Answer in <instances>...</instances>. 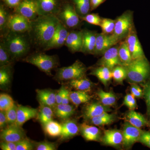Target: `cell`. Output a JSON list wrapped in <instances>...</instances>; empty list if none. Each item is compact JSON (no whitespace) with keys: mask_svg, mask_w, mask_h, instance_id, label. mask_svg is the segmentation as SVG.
Masks as SVG:
<instances>
[{"mask_svg":"<svg viewBox=\"0 0 150 150\" xmlns=\"http://www.w3.org/2000/svg\"><path fill=\"white\" fill-rule=\"evenodd\" d=\"M60 22L55 15L39 16L31 21L29 34L31 43L45 49L56 32Z\"/></svg>","mask_w":150,"mask_h":150,"instance_id":"obj_1","label":"cell"},{"mask_svg":"<svg viewBox=\"0 0 150 150\" xmlns=\"http://www.w3.org/2000/svg\"><path fill=\"white\" fill-rule=\"evenodd\" d=\"M26 33L9 30L2 37V40L14 61L24 57L29 52L31 40Z\"/></svg>","mask_w":150,"mask_h":150,"instance_id":"obj_2","label":"cell"},{"mask_svg":"<svg viewBox=\"0 0 150 150\" xmlns=\"http://www.w3.org/2000/svg\"><path fill=\"white\" fill-rule=\"evenodd\" d=\"M125 67L127 79L131 83H144L150 77V64L146 56L132 60Z\"/></svg>","mask_w":150,"mask_h":150,"instance_id":"obj_3","label":"cell"},{"mask_svg":"<svg viewBox=\"0 0 150 150\" xmlns=\"http://www.w3.org/2000/svg\"><path fill=\"white\" fill-rule=\"evenodd\" d=\"M23 61L34 65L49 76L51 75V71L59 64V59L56 55L50 56L38 52L27 56L23 59Z\"/></svg>","mask_w":150,"mask_h":150,"instance_id":"obj_4","label":"cell"},{"mask_svg":"<svg viewBox=\"0 0 150 150\" xmlns=\"http://www.w3.org/2000/svg\"><path fill=\"white\" fill-rule=\"evenodd\" d=\"M87 70L86 66L77 60L71 66L58 69L54 79L61 81L82 79L85 77Z\"/></svg>","mask_w":150,"mask_h":150,"instance_id":"obj_5","label":"cell"},{"mask_svg":"<svg viewBox=\"0 0 150 150\" xmlns=\"http://www.w3.org/2000/svg\"><path fill=\"white\" fill-rule=\"evenodd\" d=\"M56 16L67 28H75L80 23V17L76 11L74 4L71 3H66L62 6Z\"/></svg>","mask_w":150,"mask_h":150,"instance_id":"obj_6","label":"cell"},{"mask_svg":"<svg viewBox=\"0 0 150 150\" xmlns=\"http://www.w3.org/2000/svg\"><path fill=\"white\" fill-rule=\"evenodd\" d=\"M133 14L131 11H125L115 20L113 34L119 40L125 38L133 27Z\"/></svg>","mask_w":150,"mask_h":150,"instance_id":"obj_7","label":"cell"},{"mask_svg":"<svg viewBox=\"0 0 150 150\" xmlns=\"http://www.w3.org/2000/svg\"><path fill=\"white\" fill-rule=\"evenodd\" d=\"M120 41L114 34H106L103 33H97L94 54L103 55L108 49L114 46Z\"/></svg>","mask_w":150,"mask_h":150,"instance_id":"obj_8","label":"cell"},{"mask_svg":"<svg viewBox=\"0 0 150 150\" xmlns=\"http://www.w3.org/2000/svg\"><path fill=\"white\" fill-rule=\"evenodd\" d=\"M30 27L31 21L21 15L15 13L10 16L8 23V30L16 32H28Z\"/></svg>","mask_w":150,"mask_h":150,"instance_id":"obj_9","label":"cell"},{"mask_svg":"<svg viewBox=\"0 0 150 150\" xmlns=\"http://www.w3.org/2000/svg\"><path fill=\"white\" fill-rule=\"evenodd\" d=\"M25 137V131L22 126L16 124L8 125L1 130L0 138L2 141L17 143Z\"/></svg>","mask_w":150,"mask_h":150,"instance_id":"obj_10","label":"cell"},{"mask_svg":"<svg viewBox=\"0 0 150 150\" xmlns=\"http://www.w3.org/2000/svg\"><path fill=\"white\" fill-rule=\"evenodd\" d=\"M15 13L19 14L30 21H32L38 17L36 0H22L15 8Z\"/></svg>","mask_w":150,"mask_h":150,"instance_id":"obj_11","label":"cell"},{"mask_svg":"<svg viewBox=\"0 0 150 150\" xmlns=\"http://www.w3.org/2000/svg\"><path fill=\"white\" fill-rule=\"evenodd\" d=\"M39 16L57 15L62 8L61 0H36Z\"/></svg>","mask_w":150,"mask_h":150,"instance_id":"obj_12","label":"cell"},{"mask_svg":"<svg viewBox=\"0 0 150 150\" xmlns=\"http://www.w3.org/2000/svg\"><path fill=\"white\" fill-rule=\"evenodd\" d=\"M126 41L133 60L145 57L143 48L138 39L134 26L131 28L126 36Z\"/></svg>","mask_w":150,"mask_h":150,"instance_id":"obj_13","label":"cell"},{"mask_svg":"<svg viewBox=\"0 0 150 150\" xmlns=\"http://www.w3.org/2000/svg\"><path fill=\"white\" fill-rule=\"evenodd\" d=\"M142 131L129 122H126L122 132L123 146L126 148L130 147L136 142H139Z\"/></svg>","mask_w":150,"mask_h":150,"instance_id":"obj_14","label":"cell"},{"mask_svg":"<svg viewBox=\"0 0 150 150\" xmlns=\"http://www.w3.org/2000/svg\"><path fill=\"white\" fill-rule=\"evenodd\" d=\"M67 28L65 25L60 22L54 36L44 50L48 51L51 49L59 48L65 45L69 33Z\"/></svg>","mask_w":150,"mask_h":150,"instance_id":"obj_15","label":"cell"},{"mask_svg":"<svg viewBox=\"0 0 150 150\" xmlns=\"http://www.w3.org/2000/svg\"><path fill=\"white\" fill-rule=\"evenodd\" d=\"M98 64L107 67L111 71L116 66H123L118 56V47L112 46L105 51L98 62Z\"/></svg>","mask_w":150,"mask_h":150,"instance_id":"obj_16","label":"cell"},{"mask_svg":"<svg viewBox=\"0 0 150 150\" xmlns=\"http://www.w3.org/2000/svg\"><path fill=\"white\" fill-rule=\"evenodd\" d=\"M111 110L109 106H105L100 103L93 102L85 107L83 116L86 120H90L105 112H110Z\"/></svg>","mask_w":150,"mask_h":150,"instance_id":"obj_17","label":"cell"},{"mask_svg":"<svg viewBox=\"0 0 150 150\" xmlns=\"http://www.w3.org/2000/svg\"><path fill=\"white\" fill-rule=\"evenodd\" d=\"M82 31V46L81 52L85 54H94L97 33L95 31L88 30H84Z\"/></svg>","mask_w":150,"mask_h":150,"instance_id":"obj_18","label":"cell"},{"mask_svg":"<svg viewBox=\"0 0 150 150\" xmlns=\"http://www.w3.org/2000/svg\"><path fill=\"white\" fill-rule=\"evenodd\" d=\"M82 31L69 32L65 45L72 53L81 52L82 46Z\"/></svg>","mask_w":150,"mask_h":150,"instance_id":"obj_19","label":"cell"},{"mask_svg":"<svg viewBox=\"0 0 150 150\" xmlns=\"http://www.w3.org/2000/svg\"><path fill=\"white\" fill-rule=\"evenodd\" d=\"M38 112L36 108L18 105L17 117L15 124L18 126H22L28 120L37 117Z\"/></svg>","mask_w":150,"mask_h":150,"instance_id":"obj_20","label":"cell"},{"mask_svg":"<svg viewBox=\"0 0 150 150\" xmlns=\"http://www.w3.org/2000/svg\"><path fill=\"white\" fill-rule=\"evenodd\" d=\"M123 133L119 130L112 129L104 131L101 141L104 144L117 146L123 143Z\"/></svg>","mask_w":150,"mask_h":150,"instance_id":"obj_21","label":"cell"},{"mask_svg":"<svg viewBox=\"0 0 150 150\" xmlns=\"http://www.w3.org/2000/svg\"><path fill=\"white\" fill-rule=\"evenodd\" d=\"M37 97L40 104L47 105L54 109L56 105V92L51 89H37Z\"/></svg>","mask_w":150,"mask_h":150,"instance_id":"obj_22","label":"cell"},{"mask_svg":"<svg viewBox=\"0 0 150 150\" xmlns=\"http://www.w3.org/2000/svg\"><path fill=\"white\" fill-rule=\"evenodd\" d=\"M62 130L60 135L62 140L69 139L76 136L80 131L79 127L76 121L72 120H65L62 123Z\"/></svg>","mask_w":150,"mask_h":150,"instance_id":"obj_23","label":"cell"},{"mask_svg":"<svg viewBox=\"0 0 150 150\" xmlns=\"http://www.w3.org/2000/svg\"><path fill=\"white\" fill-rule=\"evenodd\" d=\"M79 129L82 136L86 141L98 142L101 139V132L96 126L83 123L81 124Z\"/></svg>","mask_w":150,"mask_h":150,"instance_id":"obj_24","label":"cell"},{"mask_svg":"<svg viewBox=\"0 0 150 150\" xmlns=\"http://www.w3.org/2000/svg\"><path fill=\"white\" fill-rule=\"evenodd\" d=\"M12 75V64L0 67V88L5 91L9 88Z\"/></svg>","mask_w":150,"mask_h":150,"instance_id":"obj_25","label":"cell"},{"mask_svg":"<svg viewBox=\"0 0 150 150\" xmlns=\"http://www.w3.org/2000/svg\"><path fill=\"white\" fill-rule=\"evenodd\" d=\"M90 74L96 76L105 86H107L112 78V71L103 66L95 68L92 70Z\"/></svg>","mask_w":150,"mask_h":150,"instance_id":"obj_26","label":"cell"},{"mask_svg":"<svg viewBox=\"0 0 150 150\" xmlns=\"http://www.w3.org/2000/svg\"><path fill=\"white\" fill-rule=\"evenodd\" d=\"M54 114L58 118L62 120H67L75 113L74 108L70 105L56 104L54 108Z\"/></svg>","mask_w":150,"mask_h":150,"instance_id":"obj_27","label":"cell"},{"mask_svg":"<svg viewBox=\"0 0 150 150\" xmlns=\"http://www.w3.org/2000/svg\"><path fill=\"white\" fill-rule=\"evenodd\" d=\"M128 122L137 128L141 129L148 125L149 121L141 113L131 110L126 115Z\"/></svg>","mask_w":150,"mask_h":150,"instance_id":"obj_28","label":"cell"},{"mask_svg":"<svg viewBox=\"0 0 150 150\" xmlns=\"http://www.w3.org/2000/svg\"><path fill=\"white\" fill-rule=\"evenodd\" d=\"M40 105L37 117L40 123L43 125L53 120L55 114L52 108L44 105Z\"/></svg>","mask_w":150,"mask_h":150,"instance_id":"obj_29","label":"cell"},{"mask_svg":"<svg viewBox=\"0 0 150 150\" xmlns=\"http://www.w3.org/2000/svg\"><path fill=\"white\" fill-rule=\"evenodd\" d=\"M72 1L76 11L81 18L91 11V0H72Z\"/></svg>","mask_w":150,"mask_h":150,"instance_id":"obj_30","label":"cell"},{"mask_svg":"<svg viewBox=\"0 0 150 150\" xmlns=\"http://www.w3.org/2000/svg\"><path fill=\"white\" fill-rule=\"evenodd\" d=\"M69 84L71 87L78 91L88 92L90 91L93 84L86 77L69 81Z\"/></svg>","mask_w":150,"mask_h":150,"instance_id":"obj_31","label":"cell"},{"mask_svg":"<svg viewBox=\"0 0 150 150\" xmlns=\"http://www.w3.org/2000/svg\"><path fill=\"white\" fill-rule=\"evenodd\" d=\"M92 97L86 92L80 91H71L70 93V100L76 105L88 102Z\"/></svg>","mask_w":150,"mask_h":150,"instance_id":"obj_32","label":"cell"},{"mask_svg":"<svg viewBox=\"0 0 150 150\" xmlns=\"http://www.w3.org/2000/svg\"><path fill=\"white\" fill-rule=\"evenodd\" d=\"M118 55L123 66L129 65L133 60L126 40L121 42L118 47Z\"/></svg>","mask_w":150,"mask_h":150,"instance_id":"obj_33","label":"cell"},{"mask_svg":"<svg viewBox=\"0 0 150 150\" xmlns=\"http://www.w3.org/2000/svg\"><path fill=\"white\" fill-rule=\"evenodd\" d=\"M45 133L49 137H60L62 130V124L53 120L43 125Z\"/></svg>","mask_w":150,"mask_h":150,"instance_id":"obj_34","label":"cell"},{"mask_svg":"<svg viewBox=\"0 0 150 150\" xmlns=\"http://www.w3.org/2000/svg\"><path fill=\"white\" fill-rule=\"evenodd\" d=\"M115 115L109 114L108 112H105L100 115L90 119L89 122L91 124L96 126H103L108 125L115 121Z\"/></svg>","mask_w":150,"mask_h":150,"instance_id":"obj_35","label":"cell"},{"mask_svg":"<svg viewBox=\"0 0 150 150\" xmlns=\"http://www.w3.org/2000/svg\"><path fill=\"white\" fill-rule=\"evenodd\" d=\"M11 14L2 4L0 5V31L2 37L9 31L8 28L9 18Z\"/></svg>","mask_w":150,"mask_h":150,"instance_id":"obj_36","label":"cell"},{"mask_svg":"<svg viewBox=\"0 0 150 150\" xmlns=\"http://www.w3.org/2000/svg\"><path fill=\"white\" fill-rule=\"evenodd\" d=\"M101 103L105 106H113L116 102V97L112 92H105L100 90L97 93Z\"/></svg>","mask_w":150,"mask_h":150,"instance_id":"obj_37","label":"cell"},{"mask_svg":"<svg viewBox=\"0 0 150 150\" xmlns=\"http://www.w3.org/2000/svg\"><path fill=\"white\" fill-rule=\"evenodd\" d=\"M14 61L2 40L1 39L0 42V67L11 65Z\"/></svg>","mask_w":150,"mask_h":150,"instance_id":"obj_38","label":"cell"},{"mask_svg":"<svg viewBox=\"0 0 150 150\" xmlns=\"http://www.w3.org/2000/svg\"><path fill=\"white\" fill-rule=\"evenodd\" d=\"M112 78L116 82L122 83L123 80L127 78V70L125 66H116L112 70Z\"/></svg>","mask_w":150,"mask_h":150,"instance_id":"obj_39","label":"cell"},{"mask_svg":"<svg viewBox=\"0 0 150 150\" xmlns=\"http://www.w3.org/2000/svg\"><path fill=\"white\" fill-rule=\"evenodd\" d=\"M12 98L6 93H1L0 95V110L6 111L15 104Z\"/></svg>","mask_w":150,"mask_h":150,"instance_id":"obj_40","label":"cell"},{"mask_svg":"<svg viewBox=\"0 0 150 150\" xmlns=\"http://www.w3.org/2000/svg\"><path fill=\"white\" fill-rule=\"evenodd\" d=\"M115 20L110 19L103 18L100 25L102 33L106 34H112L115 28Z\"/></svg>","mask_w":150,"mask_h":150,"instance_id":"obj_41","label":"cell"},{"mask_svg":"<svg viewBox=\"0 0 150 150\" xmlns=\"http://www.w3.org/2000/svg\"><path fill=\"white\" fill-rule=\"evenodd\" d=\"M143 93L147 106V114L150 117V77L143 84Z\"/></svg>","mask_w":150,"mask_h":150,"instance_id":"obj_42","label":"cell"},{"mask_svg":"<svg viewBox=\"0 0 150 150\" xmlns=\"http://www.w3.org/2000/svg\"><path fill=\"white\" fill-rule=\"evenodd\" d=\"M18 105H14L8 110H6V114L8 125L15 124L17 117Z\"/></svg>","mask_w":150,"mask_h":150,"instance_id":"obj_43","label":"cell"},{"mask_svg":"<svg viewBox=\"0 0 150 150\" xmlns=\"http://www.w3.org/2000/svg\"><path fill=\"white\" fill-rule=\"evenodd\" d=\"M35 144L30 140L25 138L16 143V150H32Z\"/></svg>","mask_w":150,"mask_h":150,"instance_id":"obj_44","label":"cell"},{"mask_svg":"<svg viewBox=\"0 0 150 150\" xmlns=\"http://www.w3.org/2000/svg\"><path fill=\"white\" fill-rule=\"evenodd\" d=\"M81 19L90 24L98 26H100L102 21V18L96 13H88Z\"/></svg>","mask_w":150,"mask_h":150,"instance_id":"obj_45","label":"cell"},{"mask_svg":"<svg viewBox=\"0 0 150 150\" xmlns=\"http://www.w3.org/2000/svg\"><path fill=\"white\" fill-rule=\"evenodd\" d=\"M57 146L56 143L44 141L36 143L35 149L36 150H56Z\"/></svg>","mask_w":150,"mask_h":150,"instance_id":"obj_46","label":"cell"},{"mask_svg":"<svg viewBox=\"0 0 150 150\" xmlns=\"http://www.w3.org/2000/svg\"><path fill=\"white\" fill-rule=\"evenodd\" d=\"M123 104L129 108L130 110H134L137 106L135 97L132 94H128L124 97Z\"/></svg>","mask_w":150,"mask_h":150,"instance_id":"obj_47","label":"cell"},{"mask_svg":"<svg viewBox=\"0 0 150 150\" xmlns=\"http://www.w3.org/2000/svg\"><path fill=\"white\" fill-rule=\"evenodd\" d=\"M139 142L150 149V131H142Z\"/></svg>","mask_w":150,"mask_h":150,"instance_id":"obj_48","label":"cell"},{"mask_svg":"<svg viewBox=\"0 0 150 150\" xmlns=\"http://www.w3.org/2000/svg\"><path fill=\"white\" fill-rule=\"evenodd\" d=\"M131 94H132L135 97L140 98L143 97V90H142L139 86L136 84V83H132L131 87Z\"/></svg>","mask_w":150,"mask_h":150,"instance_id":"obj_49","label":"cell"},{"mask_svg":"<svg viewBox=\"0 0 150 150\" xmlns=\"http://www.w3.org/2000/svg\"><path fill=\"white\" fill-rule=\"evenodd\" d=\"M0 147L2 150H16V143L1 141Z\"/></svg>","mask_w":150,"mask_h":150,"instance_id":"obj_50","label":"cell"},{"mask_svg":"<svg viewBox=\"0 0 150 150\" xmlns=\"http://www.w3.org/2000/svg\"><path fill=\"white\" fill-rule=\"evenodd\" d=\"M8 124L7 119L6 116V111L4 110L0 111V129L1 130L4 129Z\"/></svg>","mask_w":150,"mask_h":150,"instance_id":"obj_51","label":"cell"},{"mask_svg":"<svg viewBox=\"0 0 150 150\" xmlns=\"http://www.w3.org/2000/svg\"><path fill=\"white\" fill-rule=\"evenodd\" d=\"M66 89V88H65L64 87V86H62V87L59 89V90L56 92V104L62 103V99H63V97H64V94Z\"/></svg>","mask_w":150,"mask_h":150,"instance_id":"obj_52","label":"cell"},{"mask_svg":"<svg viewBox=\"0 0 150 150\" xmlns=\"http://www.w3.org/2000/svg\"><path fill=\"white\" fill-rule=\"evenodd\" d=\"M8 6L15 8L21 2L22 0H2Z\"/></svg>","mask_w":150,"mask_h":150,"instance_id":"obj_53","label":"cell"},{"mask_svg":"<svg viewBox=\"0 0 150 150\" xmlns=\"http://www.w3.org/2000/svg\"><path fill=\"white\" fill-rule=\"evenodd\" d=\"M105 1L106 0H91V11L96 9Z\"/></svg>","mask_w":150,"mask_h":150,"instance_id":"obj_54","label":"cell"},{"mask_svg":"<svg viewBox=\"0 0 150 150\" xmlns=\"http://www.w3.org/2000/svg\"><path fill=\"white\" fill-rule=\"evenodd\" d=\"M70 92L69 91L66 89L63 99H62V103L65 104H68L69 103L70 101H71L70 98Z\"/></svg>","mask_w":150,"mask_h":150,"instance_id":"obj_55","label":"cell"},{"mask_svg":"<svg viewBox=\"0 0 150 150\" xmlns=\"http://www.w3.org/2000/svg\"><path fill=\"white\" fill-rule=\"evenodd\" d=\"M148 125L150 127V121H149V123H148Z\"/></svg>","mask_w":150,"mask_h":150,"instance_id":"obj_56","label":"cell"}]
</instances>
